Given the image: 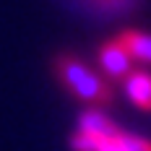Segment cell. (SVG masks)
I'll list each match as a JSON object with an SVG mask.
<instances>
[{"mask_svg":"<svg viewBox=\"0 0 151 151\" xmlns=\"http://www.w3.org/2000/svg\"><path fill=\"white\" fill-rule=\"evenodd\" d=\"M125 94L138 109L151 112V73L149 70H133L125 78Z\"/></svg>","mask_w":151,"mask_h":151,"instance_id":"cell-5","label":"cell"},{"mask_svg":"<svg viewBox=\"0 0 151 151\" xmlns=\"http://www.w3.org/2000/svg\"><path fill=\"white\" fill-rule=\"evenodd\" d=\"M120 45L128 50V55L133 58V63H146L151 65V31H141V29H125L117 34Z\"/></svg>","mask_w":151,"mask_h":151,"instance_id":"cell-6","label":"cell"},{"mask_svg":"<svg viewBox=\"0 0 151 151\" xmlns=\"http://www.w3.org/2000/svg\"><path fill=\"white\" fill-rule=\"evenodd\" d=\"M63 3L89 18H117L133 11L141 0H63Z\"/></svg>","mask_w":151,"mask_h":151,"instance_id":"cell-3","label":"cell"},{"mask_svg":"<svg viewBox=\"0 0 151 151\" xmlns=\"http://www.w3.org/2000/svg\"><path fill=\"white\" fill-rule=\"evenodd\" d=\"M96 151H151V141L149 138H141V136H133V133L120 130L117 136L104 138Z\"/></svg>","mask_w":151,"mask_h":151,"instance_id":"cell-7","label":"cell"},{"mask_svg":"<svg viewBox=\"0 0 151 151\" xmlns=\"http://www.w3.org/2000/svg\"><path fill=\"white\" fill-rule=\"evenodd\" d=\"M52 70H55V78L60 81V86L70 96L91 107L109 104L115 96L112 83L107 78H102L96 70H91L86 63H81L76 55H58L52 60Z\"/></svg>","mask_w":151,"mask_h":151,"instance_id":"cell-1","label":"cell"},{"mask_svg":"<svg viewBox=\"0 0 151 151\" xmlns=\"http://www.w3.org/2000/svg\"><path fill=\"white\" fill-rule=\"evenodd\" d=\"M102 141H104V138H94V136H89V133L73 130V136H70V151H96Z\"/></svg>","mask_w":151,"mask_h":151,"instance_id":"cell-8","label":"cell"},{"mask_svg":"<svg viewBox=\"0 0 151 151\" xmlns=\"http://www.w3.org/2000/svg\"><path fill=\"white\" fill-rule=\"evenodd\" d=\"M96 60H99V65H102V70L109 81H125L133 73V58L120 45V39L102 42L99 50H96Z\"/></svg>","mask_w":151,"mask_h":151,"instance_id":"cell-2","label":"cell"},{"mask_svg":"<svg viewBox=\"0 0 151 151\" xmlns=\"http://www.w3.org/2000/svg\"><path fill=\"white\" fill-rule=\"evenodd\" d=\"M76 130L81 133H89L94 138H112L120 133V128L115 125L112 117H107L99 107H91V109H83L78 115V122H76Z\"/></svg>","mask_w":151,"mask_h":151,"instance_id":"cell-4","label":"cell"}]
</instances>
